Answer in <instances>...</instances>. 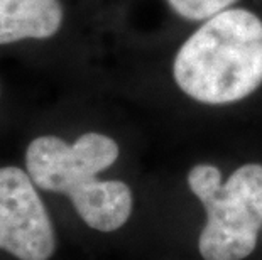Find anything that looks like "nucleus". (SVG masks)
I'll use <instances>...</instances> for the list:
<instances>
[{
    "mask_svg": "<svg viewBox=\"0 0 262 260\" xmlns=\"http://www.w3.org/2000/svg\"><path fill=\"white\" fill-rule=\"evenodd\" d=\"M117 157V142L97 132L83 134L75 144L42 135L27 147L26 168L37 187L68 196L90 228L114 231L130 217L132 191L125 182L100 181L97 174Z\"/></svg>",
    "mask_w": 262,
    "mask_h": 260,
    "instance_id": "2",
    "label": "nucleus"
},
{
    "mask_svg": "<svg viewBox=\"0 0 262 260\" xmlns=\"http://www.w3.org/2000/svg\"><path fill=\"white\" fill-rule=\"evenodd\" d=\"M237 0H168L171 9L188 20H206L227 10Z\"/></svg>",
    "mask_w": 262,
    "mask_h": 260,
    "instance_id": "6",
    "label": "nucleus"
},
{
    "mask_svg": "<svg viewBox=\"0 0 262 260\" xmlns=\"http://www.w3.org/2000/svg\"><path fill=\"white\" fill-rule=\"evenodd\" d=\"M59 0H0V46L22 39H48L59 31Z\"/></svg>",
    "mask_w": 262,
    "mask_h": 260,
    "instance_id": "5",
    "label": "nucleus"
},
{
    "mask_svg": "<svg viewBox=\"0 0 262 260\" xmlns=\"http://www.w3.org/2000/svg\"><path fill=\"white\" fill-rule=\"evenodd\" d=\"M188 186L203 203L206 223L198 248L205 260H242L257 245L262 226V164H244L225 182L213 164H196Z\"/></svg>",
    "mask_w": 262,
    "mask_h": 260,
    "instance_id": "3",
    "label": "nucleus"
},
{
    "mask_svg": "<svg viewBox=\"0 0 262 260\" xmlns=\"http://www.w3.org/2000/svg\"><path fill=\"white\" fill-rule=\"evenodd\" d=\"M172 76L200 103L227 105L252 95L262 85V20L245 9L206 19L180 48Z\"/></svg>",
    "mask_w": 262,
    "mask_h": 260,
    "instance_id": "1",
    "label": "nucleus"
},
{
    "mask_svg": "<svg viewBox=\"0 0 262 260\" xmlns=\"http://www.w3.org/2000/svg\"><path fill=\"white\" fill-rule=\"evenodd\" d=\"M54 247L53 223L31 176L0 168V250L19 260H48Z\"/></svg>",
    "mask_w": 262,
    "mask_h": 260,
    "instance_id": "4",
    "label": "nucleus"
}]
</instances>
